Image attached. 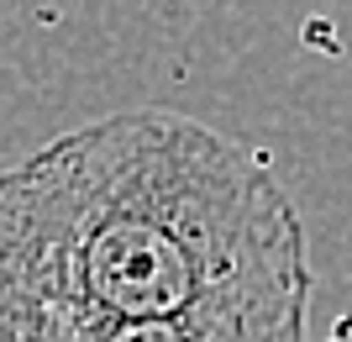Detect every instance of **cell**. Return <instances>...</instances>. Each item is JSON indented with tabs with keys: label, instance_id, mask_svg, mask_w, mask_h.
<instances>
[{
	"label": "cell",
	"instance_id": "obj_2",
	"mask_svg": "<svg viewBox=\"0 0 352 342\" xmlns=\"http://www.w3.org/2000/svg\"><path fill=\"white\" fill-rule=\"evenodd\" d=\"M310 279L242 290L174 321H100V327L11 332L0 342H305Z\"/></svg>",
	"mask_w": 352,
	"mask_h": 342
},
{
	"label": "cell",
	"instance_id": "obj_1",
	"mask_svg": "<svg viewBox=\"0 0 352 342\" xmlns=\"http://www.w3.org/2000/svg\"><path fill=\"white\" fill-rule=\"evenodd\" d=\"M310 279L305 226L258 148L132 105L0 174V337L174 321Z\"/></svg>",
	"mask_w": 352,
	"mask_h": 342
}]
</instances>
